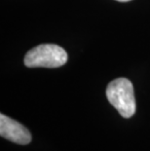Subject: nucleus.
<instances>
[{
  "label": "nucleus",
  "instance_id": "f257e3e1",
  "mask_svg": "<svg viewBox=\"0 0 150 151\" xmlns=\"http://www.w3.org/2000/svg\"><path fill=\"white\" fill-rule=\"evenodd\" d=\"M106 97L111 105L117 109L124 118H131L135 114L136 104L133 83L129 79H114L106 88Z\"/></svg>",
  "mask_w": 150,
  "mask_h": 151
},
{
  "label": "nucleus",
  "instance_id": "20e7f679",
  "mask_svg": "<svg viewBox=\"0 0 150 151\" xmlns=\"http://www.w3.org/2000/svg\"><path fill=\"white\" fill-rule=\"evenodd\" d=\"M116 1H119V2H128V1H131V0H116Z\"/></svg>",
  "mask_w": 150,
  "mask_h": 151
},
{
  "label": "nucleus",
  "instance_id": "f03ea898",
  "mask_svg": "<svg viewBox=\"0 0 150 151\" xmlns=\"http://www.w3.org/2000/svg\"><path fill=\"white\" fill-rule=\"evenodd\" d=\"M68 60L63 48L55 44H41L32 48L24 57L25 66L56 68L65 65Z\"/></svg>",
  "mask_w": 150,
  "mask_h": 151
},
{
  "label": "nucleus",
  "instance_id": "7ed1b4c3",
  "mask_svg": "<svg viewBox=\"0 0 150 151\" xmlns=\"http://www.w3.org/2000/svg\"><path fill=\"white\" fill-rule=\"evenodd\" d=\"M0 136L18 144H28L31 134L27 128L18 121L4 114H0Z\"/></svg>",
  "mask_w": 150,
  "mask_h": 151
}]
</instances>
